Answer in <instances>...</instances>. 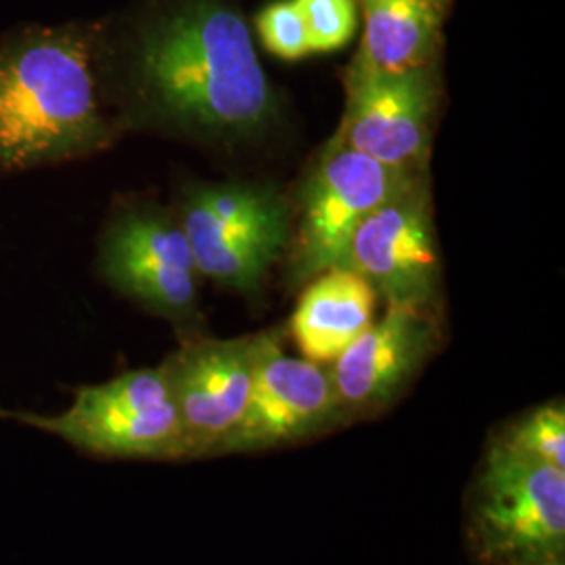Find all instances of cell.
Instances as JSON below:
<instances>
[{"label": "cell", "mask_w": 565, "mask_h": 565, "mask_svg": "<svg viewBox=\"0 0 565 565\" xmlns=\"http://www.w3.org/2000/svg\"><path fill=\"white\" fill-rule=\"evenodd\" d=\"M132 60L142 99L182 130L243 139L277 111L247 23L221 0H184L149 21Z\"/></svg>", "instance_id": "6da1fadb"}, {"label": "cell", "mask_w": 565, "mask_h": 565, "mask_svg": "<svg viewBox=\"0 0 565 565\" xmlns=\"http://www.w3.org/2000/svg\"><path fill=\"white\" fill-rule=\"evenodd\" d=\"M109 139L84 30L28 28L0 44V170L78 160Z\"/></svg>", "instance_id": "7a4b0ae2"}, {"label": "cell", "mask_w": 565, "mask_h": 565, "mask_svg": "<svg viewBox=\"0 0 565 565\" xmlns=\"http://www.w3.org/2000/svg\"><path fill=\"white\" fill-rule=\"evenodd\" d=\"M476 553L490 565H565V471L503 443L490 446L469 509Z\"/></svg>", "instance_id": "3957f363"}, {"label": "cell", "mask_w": 565, "mask_h": 565, "mask_svg": "<svg viewBox=\"0 0 565 565\" xmlns=\"http://www.w3.org/2000/svg\"><path fill=\"white\" fill-rule=\"evenodd\" d=\"M84 452L114 459H182L179 411L162 364L82 385L57 415H15Z\"/></svg>", "instance_id": "277c9868"}, {"label": "cell", "mask_w": 565, "mask_h": 565, "mask_svg": "<svg viewBox=\"0 0 565 565\" xmlns=\"http://www.w3.org/2000/svg\"><path fill=\"white\" fill-rule=\"evenodd\" d=\"M179 221L200 277L249 296L260 291L291 235L281 195L245 182L191 191Z\"/></svg>", "instance_id": "5b68a950"}, {"label": "cell", "mask_w": 565, "mask_h": 565, "mask_svg": "<svg viewBox=\"0 0 565 565\" xmlns=\"http://www.w3.org/2000/svg\"><path fill=\"white\" fill-rule=\"evenodd\" d=\"M424 177L333 142L300 193L294 281L342 266L356 228L375 210L419 186Z\"/></svg>", "instance_id": "8992f818"}, {"label": "cell", "mask_w": 565, "mask_h": 565, "mask_svg": "<svg viewBox=\"0 0 565 565\" xmlns=\"http://www.w3.org/2000/svg\"><path fill=\"white\" fill-rule=\"evenodd\" d=\"M345 419L329 364L285 354L277 331L258 333L249 396L218 455L263 452L302 443Z\"/></svg>", "instance_id": "52a82bcc"}, {"label": "cell", "mask_w": 565, "mask_h": 565, "mask_svg": "<svg viewBox=\"0 0 565 565\" xmlns=\"http://www.w3.org/2000/svg\"><path fill=\"white\" fill-rule=\"evenodd\" d=\"M103 277L121 296L170 321L198 312V279L181 221L158 207L120 214L102 243Z\"/></svg>", "instance_id": "ba28073f"}, {"label": "cell", "mask_w": 565, "mask_h": 565, "mask_svg": "<svg viewBox=\"0 0 565 565\" xmlns=\"http://www.w3.org/2000/svg\"><path fill=\"white\" fill-rule=\"evenodd\" d=\"M340 145L403 170L425 172L440 99L436 65L394 74H348Z\"/></svg>", "instance_id": "9c48e42d"}, {"label": "cell", "mask_w": 565, "mask_h": 565, "mask_svg": "<svg viewBox=\"0 0 565 565\" xmlns=\"http://www.w3.org/2000/svg\"><path fill=\"white\" fill-rule=\"evenodd\" d=\"M342 268L361 275L387 306L429 308L436 302L443 266L425 182L375 210L356 228Z\"/></svg>", "instance_id": "30bf717a"}, {"label": "cell", "mask_w": 565, "mask_h": 565, "mask_svg": "<svg viewBox=\"0 0 565 565\" xmlns=\"http://www.w3.org/2000/svg\"><path fill=\"white\" fill-rule=\"evenodd\" d=\"M258 335L195 340L162 366L179 411L182 459L218 455L249 396Z\"/></svg>", "instance_id": "8fae6325"}, {"label": "cell", "mask_w": 565, "mask_h": 565, "mask_svg": "<svg viewBox=\"0 0 565 565\" xmlns=\"http://www.w3.org/2000/svg\"><path fill=\"white\" fill-rule=\"evenodd\" d=\"M436 343L438 324L429 308L387 306L384 319L373 321L329 364L345 419L394 403L422 371Z\"/></svg>", "instance_id": "7c38bea8"}, {"label": "cell", "mask_w": 565, "mask_h": 565, "mask_svg": "<svg viewBox=\"0 0 565 565\" xmlns=\"http://www.w3.org/2000/svg\"><path fill=\"white\" fill-rule=\"evenodd\" d=\"M303 289L289 331L303 359L331 364L375 321L377 291L348 268H329Z\"/></svg>", "instance_id": "4fadbf2b"}, {"label": "cell", "mask_w": 565, "mask_h": 565, "mask_svg": "<svg viewBox=\"0 0 565 565\" xmlns=\"http://www.w3.org/2000/svg\"><path fill=\"white\" fill-rule=\"evenodd\" d=\"M364 32L348 74H394L436 65L445 11L429 0H359Z\"/></svg>", "instance_id": "5bb4252c"}, {"label": "cell", "mask_w": 565, "mask_h": 565, "mask_svg": "<svg viewBox=\"0 0 565 565\" xmlns=\"http://www.w3.org/2000/svg\"><path fill=\"white\" fill-rule=\"evenodd\" d=\"M530 459L565 471V408L564 403L543 404L530 413L499 440Z\"/></svg>", "instance_id": "9a60e30c"}, {"label": "cell", "mask_w": 565, "mask_h": 565, "mask_svg": "<svg viewBox=\"0 0 565 565\" xmlns=\"http://www.w3.org/2000/svg\"><path fill=\"white\" fill-rule=\"evenodd\" d=\"M296 4L312 53L338 51L352 41L359 25L354 0H296Z\"/></svg>", "instance_id": "2e32d148"}, {"label": "cell", "mask_w": 565, "mask_h": 565, "mask_svg": "<svg viewBox=\"0 0 565 565\" xmlns=\"http://www.w3.org/2000/svg\"><path fill=\"white\" fill-rule=\"evenodd\" d=\"M256 30L264 49L279 60L298 61L312 53L296 0H277L268 4L256 20Z\"/></svg>", "instance_id": "e0dca14e"}, {"label": "cell", "mask_w": 565, "mask_h": 565, "mask_svg": "<svg viewBox=\"0 0 565 565\" xmlns=\"http://www.w3.org/2000/svg\"><path fill=\"white\" fill-rule=\"evenodd\" d=\"M434 7H438L440 11H446V7H448V0H429Z\"/></svg>", "instance_id": "ac0fdd59"}, {"label": "cell", "mask_w": 565, "mask_h": 565, "mask_svg": "<svg viewBox=\"0 0 565 565\" xmlns=\"http://www.w3.org/2000/svg\"><path fill=\"white\" fill-rule=\"evenodd\" d=\"M0 415H2V411H0Z\"/></svg>", "instance_id": "d6986e66"}]
</instances>
